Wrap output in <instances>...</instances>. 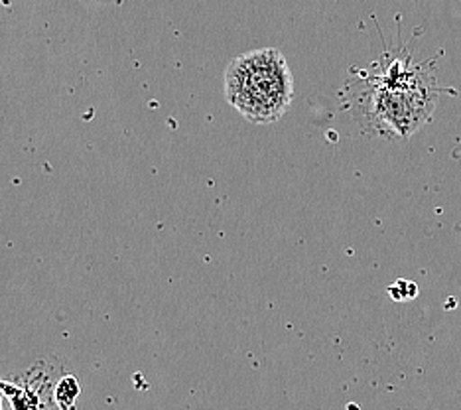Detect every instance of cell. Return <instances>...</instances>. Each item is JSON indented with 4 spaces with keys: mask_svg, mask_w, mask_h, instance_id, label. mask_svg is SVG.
<instances>
[{
    "mask_svg": "<svg viewBox=\"0 0 461 410\" xmlns=\"http://www.w3.org/2000/svg\"><path fill=\"white\" fill-rule=\"evenodd\" d=\"M225 97L253 124L276 123L294 99V77L276 48L245 51L227 66Z\"/></svg>",
    "mask_w": 461,
    "mask_h": 410,
    "instance_id": "obj_1",
    "label": "cell"
},
{
    "mask_svg": "<svg viewBox=\"0 0 461 410\" xmlns=\"http://www.w3.org/2000/svg\"><path fill=\"white\" fill-rule=\"evenodd\" d=\"M79 393H81L79 381H77L76 377L68 375L64 378H59V381L56 383L54 395H51V396H54V401H56V405L59 408H73V406H76V403H77Z\"/></svg>",
    "mask_w": 461,
    "mask_h": 410,
    "instance_id": "obj_3",
    "label": "cell"
},
{
    "mask_svg": "<svg viewBox=\"0 0 461 410\" xmlns=\"http://www.w3.org/2000/svg\"><path fill=\"white\" fill-rule=\"evenodd\" d=\"M422 71L424 68H408L401 61H394V66L376 86L373 97L375 117L401 136L416 132L432 117L436 89L432 87L434 81Z\"/></svg>",
    "mask_w": 461,
    "mask_h": 410,
    "instance_id": "obj_2",
    "label": "cell"
},
{
    "mask_svg": "<svg viewBox=\"0 0 461 410\" xmlns=\"http://www.w3.org/2000/svg\"><path fill=\"white\" fill-rule=\"evenodd\" d=\"M412 287H416V284L406 282V280H398V282H394V287L391 288V296H393L394 300H398V302H404V300H408V298H412V294L404 292V290L412 288Z\"/></svg>",
    "mask_w": 461,
    "mask_h": 410,
    "instance_id": "obj_4",
    "label": "cell"
},
{
    "mask_svg": "<svg viewBox=\"0 0 461 410\" xmlns=\"http://www.w3.org/2000/svg\"><path fill=\"white\" fill-rule=\"evenodd\" d=\"M3 398H5V393H3V388H0V408H3Z\"/></svg>",
    "mask_w": 461,
    "mask_h": 410,
    "instance_id": "obj_5",
    "label": "cell"
}]
</instances>
